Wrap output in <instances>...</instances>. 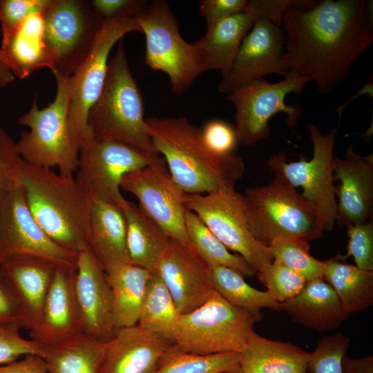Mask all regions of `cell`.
<instances>
[{
    "instance_id": "obj_16",
    "label": "cell",
    "mask_w": 373,
    "mask_h": 373,
    "mask_svg": "<svg viewBox=\"0 0 373 373\" xmlns=\"http://www.w3.org/2000/svg\"><path fill=\"white\" fill-rule=\"evenodd\" d=\"M120 188L137 199L140 209L171 240L191 246L185 229L186 193L175 182L164 161L125 174Z\"/></svg>"
},
{
    "instance_id": "obj_7",
    "label": "cell",
    "mask_w": 373,
    "mask_h": 373,
    "mask_svg": "<svg viewBox=\"0 0 373 373\" xmlns=\"http://www.w3.org/2000/svg\"><path fill=\"white\" fill-rule=\"evenodd\" d=\"M256 321L215 291L202 305L180 315L173 343L197 355L240 352L255 332Z\"/></svg>"
},
{
    "instance_id": "obj_22",
    "label": "cell",
    "mask_w": 373,
    "mask_h": 373,
    "mask_svg": "<svg viewBox=\"0 0 373 373\" xmlns=\"http://www.w3.org/2000/svg\"><path fill=\"white\" fill-rule=\"evenodd\" d=\"M57 267L48 260L31 256L12 258L0 263L22 328L30 331L37 325Z\"/></svg>"
},
{
    "instance_id": "obj_54",
    "label": "cell",
    "mask_w": 373,
    "mask_h": 373,
    "mask_svg": "<svg viewBox=\"0 0 373 373\" xmlns=\"http://www.w3.org/2000/svg\"><path fill=\"white\" fill-rule=\"evenodd\" d=\"M306 373H307V372H306Z\"/></svg>"
},
{
    "instance_id": "obj_47",
    "label": "cell",
    "mask_w": 373,
    "mask_h": 373,
    "mask_svg": "<svg viewBox=\"0 0 373 373\" xmlns=\"http://www.w3.org/2000/svg\"><path fill=\"white\" fill-rule=\"evenodd\" d=\"M148 1L93 0L94 9L104 19L136 17Z\"/></svg>"
},
{
    "instance_id": "obj_46",
    "label": "cell",
    "mask_w": 373,
    "mask_h": 373,
    "mask_svg": "<svg viewBox=\"0 0 373 373\" xmlns=\"http://www.w3.org/2000/svg\"><path fill=\"white\" fill-rule=\"evenodd\" d=\"M248 0H202L199 2L200 15L207 28L240 12L247 11Z\"/></svg>"
},
{
    "instance_id": "obj_40",
    "label": "cell",
    "mask_w": 373,
    "mask_h": 373,
    "mask_svg": "<svg viewBox=\"0 0 373 373\" xmlns=\"http://www.w3.org/2000/svg\"><path fill=\"white\" fill-rule=\"evenodd\" d=\"M21 326L18 321L0 323V365L17 361L28 354L44 355L46 346L22 337Z\"/></svg>"
},
{
    "instance_id": "obj_2",
    "label": "cell",
    "mask_w": 373,
    "mask_h": 373,
    "mask_svg": "<svg viewBox=\"0 0 373 373\" xmlns=\"http://www.w3.org/2000/svg\"><path fill=\"white\" fill-rule=\"evenodd\" d=\"M145 126L172 178L186 193L233 189L243 176L242 157L211 150L201 129L186 118L149 117L145 119Z\"/></svg>"
},
{
    "instance_id": "obj_38",
    "label": "cell",
    "mask_w": 373,
    "mask_h": 373,
    "mask_svg": "<svg viewBox=\"0 0 373 373\" xmlns=\"http://www.w3.org/2000/svg\"><path fill=\"white\" fill-rule=\"evenodd\" d=\"M257 276L266 286L269 294L280 303L299 294L307 282L301 275L277 260H274Z\"/></svg>"
},
{
    "instance_id": "obj_36",
    "label": "cell",
    "mask_w": 373,
    "mask_h": 373,
    "mask_svg": "<svg viewBox=\"0 0 373 373\" xmlns=\"http://www.w3.org/2000/svg\"><path fill=\"white\" fill-rule=\"evenodd\" d=\"M240 352L197 355L173 346L152 373H222L240 367Z\"/></svg>"
},
{
    "instance_id": "obj_23",
    "label": "cell",
    "mask_w": 373,
    "mask_h": 373,
    "mask_svg": "<svg viewBox=\"0 0 373 373\" xmlns=\"http://www.w3.org/2000/svg\"><path fill=\"white\" fill-rule=\"evenodd\" d=\"M173 346L137 324L118 329L106 342L99 373H152Z\"/></svg>"
},
{
    "instance_id": "obj_27",
    "label": "cell",
    "mask_w": 373,
    "mask_h": 373,
    "mask_svg": "<svg viewBox=\"0 0 373 373\" xmlns=\"http://www.w3.org/2000/svg\"><path fill=\"white\" fill-rule=\"evenodd\" d=\"M309 355L295 345L254 332L240 352L239 364L243 373H306Z\"/></svg>"
},
{
    "instance_id": "obj_20",
    "label": "cell",
    "mask_w": 373,
    "mask_h": 373,
    "mask_svg": "<svg viewBox=\"0 0 373 373\" xmlns=\"http://www.w3.org/2000/svg\"><path fill=\"white\" fill-rule=\"evenodd\" d=\"M334 178L339 181L335 223L348 228L372 219L373 154L361 155L350 144L344 158L334 157Z\"/></svg>"
},
{
    "instance_id": "obj_19",
    "label": "cell",
    "mask_w": 373,
    "mask_h": 373,
    "mask_svg": "<svg viewBox=\"0 0 373 373\" xmlns=\"http://www.w3.org/2000/svg\"><path fill=\"white\" fill-rule=\"evenodd\" d=\"M155 270L181 315L202 305L215 291L211 267L190 245L171 240Z\"/></svg>"
},
{
    "instance_id": "obj_53",
    "label": "cell",
    "mask_w": 373,
    "mask_h": 373,
    "mask_svg": "<svg viewBox=\"0 0 373 373\" xmlns=\"http://www.w3.org/2000/svg\"><path fill=\"white\" fill-rule=\"evenodd\" d=\"M222 373H243V372L241 370V369L239 367L233 369L232 370L224 372H222Z\"/></svg>"
},
{
    "instance_id": "obj_45",
    "label": "cell",
    "mask_w": 373,
    "mask_h": 373,
    "mask_svg": "<svg viewBox=\"0 0 373 373\" xmlns=\"http://www.w3.org/2000/svg\"><path fill=\"white\" fill-rule=\"evenodd\" d=\"M317 2L311 0H248L247 11L251 12L256 19L281 25L283 14L288 8H309Z\"/></svg>"
},
{
    "instance_id": "obj_21",
    "label": "cell",
    "mask_w": 373,
    "mask_h": 373,
    "mask_svg": "<svg viewBox=\"0 0 373 373\" xmlns=\"http://www.w3.org/2000/svg\"><path fill=\"white\" fill-rule=\"evenodd\" d=\"M75 268L58 266L43 304L39 321L31 330V339L50 346L82 334L75 298Z\"/></svg>"
},
{
    "instance_id": "obj_15",
    "label": "cell",
    "mask_w": 373,
    "mask_h": 373,
    "mask_svg": "<svg viewBox=\"0 0 373 373\" xmlns=\"http://www.w3.org/2000/svg\"><path fill=\"white\" fill-rule=\"evenodd\" d=\"M21 256L41 258L58 266L75 268L77 254L57 245L40 228L17 180L0 204V263Z\"/></svg>"
},
{
    "instance_id": "obj_17",
    "label": "cell",
    "mask_w": 373,
    "mask_h": 373,
    "mask_svg": "<svg viewBox=\"0 0 373 373\" xmlns=\"http://www.w3.org/2000/svg\"><path fill=\"white\" fill-rule=\"evenodd\" d=\"M285 32L282 26L256 19L245 37L232 66L218 84V90L229 94L236 88L264 76H285L289 70L284 64Z\"/></svg>"
},
{
    "instance_id": "obj_26",
    "label": "cell",
    "mask_w": 373,
    "mask_h": 373,
    "mask_svg": "<svg viewBox=\"0 0 373 373\" xmlns=\"http://www.w3.org/2000/svg\"><path fill=\"white\" fill-rule=\"evenodd\" d=\"M255 19L249 11L234 15L207 28L202 38L191 44L204 72L218 70L222 77L227 75Z\"/></svg>"
},
{
    "instance_id": "obj_39",
    "label": "cell",
    "mask_w": 373,
    "mask_h": 373,
    "mask_svg": "<svg viewBox=\"0 0 373 373\" xmlns=\"http://www.w3.org/2000/svg\"><path fill=\"white\" fill-rule=\"evenodd\" d=\"M349 347V338L341 333L324 337L310 353L309 373H343L341 361Z\"/></svg>"
},
{
    "instance_id": "obj_52",
    "label": "cell",
    "mask_w": 373,
    "mask_h": 373,
    "mask_svg": "<svg viewBox=\"0 0 373 373\" xmlns=\"http://www.w3.org/2000/svg\"><path fill=\"white\" fill-rule=\"evenodd\" d=\"M0 60L10 67V61L0 46ZM11 69V68H10Z\"/></svg>"
},
{
    "instance_id": "obj_9",
    "label": "cell",
    "mask_w": 373,
    "mask_h": 373,
    "mask_svg": "<svg viewBox=\"0 0 373 373\" xmlns=\"http://www.w3.org/2000/svg\"><path fill=\"white\" fill-rule=\"evenodd\" d=\"M131 32H141L136 17L104 19L87 56L68 78V127L74 148L79 150L90 135V109L104 88L109 54L117 42Z\"/></svg>"
},
{
    "instance_id": "obj_33",
    "label": "cell",
    "mask_w": 373,
    "mask_h": 373,
    "mask_svg": "<svg viewBox=\"0 0 373 373\" xmlns=\"http://www.w3.org/2000/svg\"><path fill=\"white\" fill-rule=\"evenodd\" d=\"M180 315L160 275L151 271L137 325L173 343Z\"/></svg>"
},
{
    "instance_id": "obj_14",
    "label": "cell",
    "mask_w": 373,
    "mask_h": 373,
    "mask_svg": "<svg viewBox=\"0 0 373 373\" xmlns=\"http://www.w3.org/2000/svg\"><path fill=\"white\" fill-rule=\"evenodd\" d=\"M163 161L119 142L97 141L90 133L79 148L75 177L92 200L119 206L123 176Z\"/></svg>"
},
{
    "instance_id": "obj_11",
    "label": "cell",
    "mask_w": 373,
    "mask_h": 373,
    "mask_svg": "<svg viewBox=\"0 0 373 373\" xmlns=\"http://www.w3.org/2000/svg\"><path fill=\"white\" fill-rule=\"evenodd\" d=\"M309 82L308 79L289 70L278 82L269 83L260 78L229 93L227 99L235 107L238 142L249 146L267 138L271 133L269 119L281 112L286 114L289 128L296 126L302 108L298 104H287L285 98L289 93L301 94Z\"/></svg>"
},
{
    "instance_id": "obj_10",
    "label": "cell",
    "mask_w": 373,
    "mask_h": 373,
    "mask_svg": "<svg viewBox=\"0 0 373 373\" xmlns=\"http://www.w3.org/2000/svg\"><path fill=\"white\" fill-rule=\"evenodd\" d=\"M42 17L49 69L55 77L68 78L87 56L104 19L85 0H50Z\"/></svg>"
},
{
    "instance_id": "obj_25",
    "label": "cell",
    "mask_w": 373,
    "mask_h": 373,
    "mask_svg": "<svg viewBox=\"0 0 373 373\" xmlns=\"http://www.w3.org/2000/svg\"><path fill=\"white\" fill-rule=\"evenodd\" d=\"M293 321L325 332L337 328L347 317L332 287L324 279L307 281L294 298L280 303Z\"/></svg>"
},
{
    "instance_id": "obj_51",
    "label": "cell",
    "mask_w": 373,
    "mask_h": 373,
    "mask_svg": "<svg viewBox=\"0 0 373 373\" xmlns=\"http://www.w3.org/2000/svg\"><path fill=\"white\" fill-rule=\"evenodd\" d=\"M14 79L15 75L10 68L0 60V88L7 86Z\"/></svg>"
},
{
    "instance_id": "obj_42",
    "label": "cell",
    "mask_w": 373,
    "mask_h": 373,
    "mask_svg": "<svg viewBox=\"0 0 373 373\" xmlns=\"http://www.w3.org/2000/svg\"><path fill=\"white\" fill-rule=\"evenodd\" d=\"M347 229V256L354 258L358 268L373 271V220L358 224Z\"/></svg>"
},
{
    "instance_id": "obj_29",
    "label": "cell",
    "mask_w": 373,
    "mask_h": 373,
    "mask_svg": "<svg viewBox=\"0 0 373 373\" xmlns=\"http://www.w3.org/2000/svg\"><path fill=\"white\" fill-rule=\"evenodd\" d=\"M151 272L131 263L106 272L112 294L113 318L117 329L138 323Z\"/></svg>"
},
{
    "instance_id": "obj_8",
    "label": "cell",
    "mask_w": 373,
    "mask_h": 373,
    "mask_svg": "<svg viewBox=\"0 0 373 373\" xmlns=\"http://www.w3.org/2000/svg\"><path fill=\"white\" fill-rule=\"evenodd\" d=\"M136 19L146 40V64L166 73L173 93L186 90L204 70L191 44L179 32L177 19L166 1H147Z\"/></svg>"
},
{
    "instance_id": "obj_31",
    "label": "cell",
    "mask_w": 373,
    "mask_h": 373,
    "mask_svg": "<svg viewBox=\"0 0 373 373\" xmlns=\"http://www.w3.org/2000/svg\"><path fill=\"white\" fill-rule=\"evenodd\" d=\"M323 278L334 289L348 316L372 305L373 271L330 258L325 261Z\"/></svg>"
},
{
    "instance_id": "obj_13",
    "label": "cell",
    "mask_w": 373,
    "mask_h": 373,
    "mask_svg": "<svg viewBox=\"0 0 373 373\" xmlns=\"http://www.w3.org/2000/svg\"><path fill=\"white\" fill-rule=\"evenodd\" d=\"M185 206L229 250L242 256L257 276L274 260L269 247L251 233L244 196L235 189L204 194L186 193Z\"/></svg>"
},
{
    "instance_id": "obj_5",
    "label": "cell",
    "mask_w": 373,
    "mask_h": 373,
    "mask_svg": "<svg viewBox=\"0 0 373 373\" xmlns=\"http://www.w3.org/2000/svg\"><path fill=\"white\" fill-rule=\"evenodd\" d=\"M243 196L250 231L267 247L278 238L310 241L323 233L315 206L278 174L266 185L247 189Z\"/></svg>"
},
{
    "instance_id": "obj_41",
    "label": "cell",
    "mask_w": 373,
    "mask_h": 373,
    "mask_svg": "<svg viewBox=\"0 0 373 373\" xmlns=\"http://www.w3.org/2000/svg\"><path fill=\"white\" fill-rule=\"evenodd\" d=\"M50 2V0H0L2 45L10 41L29 15L42 13Z\"/></svg>"
},
{
    "instance_id": "obj_12",
    "label": "cell",
    "mask_w": 373,
    "mask_h": 373,
    "mask_svg": "<svg viewBox=\"0 0 373 373\" xmlns=\"http://www.w3.org/2000/svg\"><path fill=\"white\" fill-rule=\"evenodd\" d=\"M313 145V155L307 161L300 159L287 162L285 152L273 155L269 168L283 177L294 188L303 189L301 195L316 207L318 224L323 231L333 230L336 216L337 200L334 184V149L337 130L322 133L312 123L308 125Z\"/></svg>"
},
{
    "instance_id": "obj_30",
    "label": "cell",
    "mask_w": 373,
    "mask_h": 373,
    "mask_svg": "<svg viewBox=\"0 0 373 373\" xmlns=\"http://www.w3.org/2000/svg\"><path fill=\"white\" fill-rule=\"evenodd\" d=\"M1 49L10 61L15 76L23 79L35 70L50 67L44 39L42 13L29 15Z\"/></svg>"
},
{
    "instance_id": "obj_18",
    "label": "cell",
    "mask_w": 373,
    "mask_h": 373,
    "mask_svg": "<svg viewBox=\"0 0 373 373\" xmlns=\"http://www.w3.org/2000/svg\"><path fill=\"white\" fill-rule=\"evenodd\" d=\"M74 289L82 333L108 342L117 331L111 290L104 269L88 247L77 254Z\"/></svg>"
},
{
    "instance_id": "obj_50",
    "label": "cell",
    "mask_w": 373,
    "mask_h": 373,
    "mask_svg": "<svg viewBox=\"0 0 373 373\" xmlns=\"http://www.w3.org/2000/svg\"><path fill=\"white\" fill-rule=\"evenodd\" d=\"M343 373H373V356L352 358L345 355L341 361Z\"/></svg>"
},
{
    "instance_id": "obj_43",
    "label": "cell",
    "mask_w": 373,
    "mask_h": 373,
    "mask_svg": "<svg viewBox=\"0 0 373 373\" xmlns=\"http://www.w3.org/2000/svg\"><path fill=\"white\" fill-rule=\"evenodd\" d=\"M22 162L17 142L0 128V204L17 181Z\"/></svg>"
},
{
    "instance_id": "obj_24",
    "label": "cell",
    "mask_w": 373,
    "mask_h": 373,
    "mask_svg": "<svg viewBox=\"0 0 373 373\" xmlns=\"http://www.w3.org/2000/svg\"><path fill=\"white\" fill-rule=\"evenodd\" d=\"M87 245L105 272L130 263L125 220L118 205L92 200Z\"/></svg>"
},
{
    "instance_id": "obj_1",
    "label": "cell",
    "mask_w": 373,
    "mask_h": 373,
    "mask_svg": "<svg viewBox=\"0 0 373 373\" xmlns=\"http://www.w3.org/2000/svg\"><path fill=\"white\" fill-rule=\"evenodd\" d=\"M372 3L324 0L309 8H288L282 19L283 59L287 70L331 93L373 43Z\"/></svg>"
},
{
    "instance_id": "obj_35",
    "label": "cell",
    "mask_w": 373,
    "mask_h": 373,
    "mask_svg": "<svg viewBox=\"0 0 373 373\" xmlns=\"http://www.w3.org/2000/svg\"><path fill=\"white\" fill-rule=\"evenodd\" d=\"M185 229L191 246L210 267H229L243 277H251L256 274L242 256L231 253L200 218L187 209L185 212Z\"/></svg>"
},
{
    "instance_id": "obj_37",
    "label": "cell",
    "mask_w": 373,
    "mask_h": 373,
    "mask_svg": "<svg viewBox=\"0 0 373 373\" xmlns=\"http://www.w3.org/2000/svg\"><path fill=\"white\" fill-rule=\"evenodd\" d=\"M268 247L274 260L297 272L307 281L323 278L325 261L312 256L309 240L298 237L278 238Z\"/></svg>"
},
{
    "instance_id": "obj_6",
    "label": "cell",
    "mask_w": 373,
    "mask_h": 373,
    "mask_svg": "<svg viewBox=\"0 0 373 373\" xmlns=\"http://www.w3.org/2000/svg\"><path fill=\"white\" fill-rule=\"evenodd\" d=\"M55 77V99L40 109L35 95L29 111L18 119V123L28 127L29 131L21 133L17 145L26 162L50 169L57 167L60 173L75 175L79 153L72 143L68 127L69 77Z\"/></svg>"
},
{
    "instance_id": "obj_28",
    "label": "cell",
    "mask_w": 373,
    "mask_h": 373,
    "mask_svg": "<svg viewBox=\"0 0 373 373\" xmlns=\"http://www.w3.org/2000/svg\"><path fill=\"white\" fill-rule=\"evenodd\" d=\"M119 207L126 223L130 263L155 270L171 240L139 206L124 198Z\"/></svg>"
},
{
    "instance_id": "obj_49",
    "label": "cell",
    "mask_w": 373,
    "mask_h": 373,
    "mask_svg": "<svg viewBox=\"0 0 373 373\" xmlns=\"http://www.w3.org/2000/svg\"><path fill=\"white\" fill-rule=\"evenodd\" d=\"M18 321V313L13 294L0 271V323Z\"/></svg>"
},
{
    "instance_id": "obj_32",
    "label": "cell",
    "mask_w": 373,
    "mask_h": 373,
    "mask_svg": "<svg viewBox=\"0 0 373 373\" xmlns=\"http://www.w3.org/2000/svg\"><path fill=\"white\" fill-rule=\"evenodd\" d=\"M106 343L84 334L46 346L48 373H99Z\"/></svg>"
},
{
    "instance_id": "obj_4",
    "label": "cell",
    "mask_w": 373,
    "mask_h": 373,
    "mask_svg": "<svg viewBox=\"0 0 373 373\" xmlns=\"http://www.w3.org/2000/svg\"><path fill=\"white\" fill-rule=\"evenodd\" d=\"M144 102L121 39L108 63L102 91L89 111L88 126L99 142L123 143L153 157L161 155L147 133Z\"/></svg>"
},
{
    "instance_id": "obj_3",
    "label": "cell",
    "mask_w": 373,
    "mask_h": 373,
    "mask_svg": "<svg viewBox=\"0 0 373 373\" xmlns=\"http://www.w3.org/2000/svg\"><path fill=\"white\" fill-rule=\"evenodd\" d=\"M18 182L32 217L53 242L77 254L88 247L92 199L75 175L56 173L23 160Z\"/></svg>"
},
{
    "instance_id": "obj_48",
    "label": "cell",
    "mask_w": 373,
    "mask_h": 373,
    "mask_svg": "<svg viewBox=\"0 0 373 373\" xmlns=\"http://www.w3.org/2000/svg\"><path fill=\"white\" fill-rule=\"evenodd\" d=\"M0 373H48V370L41 356L28 354L21 360L0 365Z\"/></svg>"
},
{
    "instance_id": "obj_44",
    "label": "cell",
    "mask_w": 373,
    "mask_h": 373,
    "mask_svg": "<svg viewBox=\"0 0 373 373\" xmlns=\"http://www.w3.org/2000/svg\"><path fill=\"white\" fill-rule=\"evenodd\" d=\"M201 132L205 144L220 154L233 153L238 142L235 128L220 119L208 122Z\"/></svg>"
},
{
    "instance_id": "obj_34",
    "label": "cell",
    "mask_w": 373,
    "mask_h": 373,
    "mask_svg": "<svg viewBox=\"0 0 373 373\" xmlns=\"http://www.w3.org/2000/svg\"><path fill=\"white\" fill-rule=\"evenodd\" d=\"M211 276L216 292L233 306L252 315L256 321L260 320L263 308L281 311L280 303L267 291L253 287L234 269L223 266L211 267Z\"/></svg>"
}]
</instances>
